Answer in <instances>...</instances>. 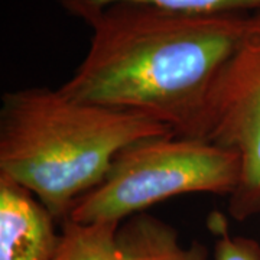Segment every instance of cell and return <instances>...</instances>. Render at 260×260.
Returning <instances> with one entry per match:
<instances>
[{
	"instance_id": "cell-6",
	"label": "cell",
	"mask_w": 260,
	"mask_h": 260,
	"mask_svg": "<svg viewBox=\"0 0 260 260\" xmlns=\"http://www.w3.org/2000/svg\"><path fill=\"white\" fill-rule=\"evenodd\" d=\"M56 224L37 195L0 175V260H55Z\"/></svg>"
},
{
	"instance_id": "cell-1",
	"label": "cell",
	"mask_w": 260,
	"mask_h": 260,
	"mask_svg": "<svg viewBox=\"0 0 260 260\" xmlns=\"http://www.w3.org/2000/svg\"><path fill=\"white\" fill-rule=\"evenodd\" d=\"M250 20L242 13L116 3L87 23L90 47L59 88L75 100L140 114L175 135L198 138L211 88Z\"/></svg>"
},
{
	"instance_id": "cell-8",
	"label": "cell",
	"mask_w": 260,
	"mask_h": 260,
	"mask_svg": "<svg viewBox=\"0 0 260 260\" xmlns=\"http://www.w3.org/2000/svg\"><path fill=\"white\" fill-rule=\"evenodd\" d=\"M214 237V260H260V244L253 239L233 236L227 217L214 211L208 217Z\"/></svg>"
},
{
	"instance_id": "cell-3",
	"label": "cell",
	"mask_w": 260,
	"mask_h": 260,
	"mask_svg": "<svg viewBox=\"0 0 260 260\" xmlns=\"http://www.w3.org/2000/svg\"><path fill=\"white\" fill-rule=\"evenodd\" d=\"M240 178L242 162L230 149L175 133L153 136L119 152L102 182L75 203L68 220L121 223L179 195L230 198Z\"/></svg>"
},
{
	"instance_id": "cell-7",
	"label": "cell",
	"mask_w": 260,
	"mask_h": 260,
	"mask_svg": "<svg viewBox=\"0 0 260 260\" xmlns=\"http://www.w3.org/2000/svg\"><path fill=\"white\" fill-rule=\"evenodd\" d=\"M59 3L64 12L84 23L116 3H139L195 15H253L260 12V0H59Z\"/></svg>"
},
{
	"instance_id": "cell-5",
	"label": "cell",
	"mask_w": 260,
	"mask_h": 260,
	"mask_svg": "<svg viewBox=\"0 0 260 260\" xmlns=\"http://www.w3.org/2000/svg\"><path fill=\"white\" fill-rule=\"evenodd\" d=\"M55 260H208V250L198 242L184 246L175 227L140 213L121 223L67 220Z\"/></svg>"
},
{
	"instance_id": "cell-4",
	"label": "cell",
	"mask_w": 260,
	"mask_h": 260,
	"mask_svg": "<svg viewBox=\"0 0 260 260\" xmlns=\"http://www.w3.org/2000/svg\"><path fill=\"white\" fill-rule=\"evenodd\" d=\"M198 138L236 152L242 178L229 213L244 221L260 213V12L223 65L208 95Z\"/></svg>"
},
{
	"instance_id": "cell-2",
	"label": "cell",
	"mask_w": 260,
	"mask_h": 260,
	"mask_svg": "<svg viewBox=\"0 0 260 260\" xmlns=\"http://www.w3.org/2000/svg\"><path fill=\"white\" fill-rule=\"evenodd\" d=\"M169 133L153 119L80 102L61 88L10 90L0 106V175L37 195L61 225L119 152Z\"/></svg>"
}]
</instances>
